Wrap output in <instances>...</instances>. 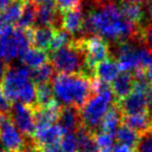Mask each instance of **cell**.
I'll return each instance as SVG.
<instances>
[{"label":"cell","mask_w":152,"mask_h":152,"mask_svg":"<svg viewBox=\"0 0 152 152\" xmlns=\"http://www.w3.org/2000/svg\"><path fill=\"white\" fill-rule=\"evenodd\" d=\"M91 7L83 21V32L121 43L139 40L140 27L123 16L115 0H90Z\"/></svg>","instance_id":"cell-1"},{"label":"cell","mask_w":152,"mask_h":152,"mask_svg":"<svg viewBox=\"0 0 152 152\" xmlns=\"http://www.w3.org/2000/svg\"><path fill=\"white\" fill-rule=\"evenodd\" d=\"M52 90L58 103L77 108L93 94L92 79L81 74L57 73L52 78Z\"/></svg>","instance_id":"cell-2"},{"label":"cell","mask_w":152,"mask_h":152,"mask_svg":"<svg viewBox=\"0 0 152 152\" xmlns=\"http://www.w3.org/2000/svg\"><path fill=\"white\" fill-rule=\"evenodd\" d=\"M93 94L79 108L81 125L93 134L99 130L100 124L110 106L114 104V94L110 83H103L98 78L92 79Z\"/></svg>","instance_id":"cell-3"},{"label":"cell","mask_w":152,"mask_h":152,"mask_svg":"<svg viewBox=\"0 0 152 152\" xmlns=\"http://www.w3.org/2000/svg\"><path fill=\"white\" fill-rule=\"evenodd\" d=\"M49 57L51 59V65L57 73L81 74L89 77L85 51L79 39L72 40L69 44L51 51Z\"/></svg>","instance_id":"cell-4"},{"label":"cell","mask_w":152,"mask_h":152,"mask_svg":"<svg viewBox=\"0 0 152 152\" xmlns=\"http://www.w3.org/2000/svg\"><path fill=\"white\" fill-rule=\"evenodd\" d=\"M116 55L119 69L122 72L145 70L151 63L152 54L139 40L116 43Z\"/></svg>","instance_id":"cell-5"},{"label":"cell","mask_w":152,"mask_h":152,"mask_svg":"<svg viewBox=\"0 0 152 152\" xmlns=\"http://www.w3.org/2000/svg\"><path fill=\"white\" fill-rule=\"evenodd\" d=\"M31 79V70L26 66H5L0 89L10 101L16 102L18 94Z\"/></svg>","instance_id":"cell-6"},{"label":"cell","mask_w":152,"mask_h":152,"mask_svg":"<svg viewBox=\"0 0 152 152\" xmlns=\"http://www.w3.org/2000/svg\"><path fill=\"white\" fill-rule=\"evenodd\" d=\"M31 45L28 29L21 27L14 28L11 34L0 38V59L4 63L21 56Z\"/></svg>","instance_id":"cell-7"},{"label":"cell","mask_w":152,"mask_h":152,"mask_svg":"<svg viewBox=\"0 0 152 152\" xmlns=\"http://www.w3.org/2000/svg\"><path fill=\"white\" fill-rule=\"evenodd\" d=\"M80 44L85 51L86 65H87L89 77L92 78L95 76V67L104 59L108 58L110 50L108 43L103 38L96 34L90 37L80 38Z\"/></svg>","instance_id":"cell-8"},{"label":"cell","mask_w":152,"mask_h":152,"mask_svg":"<svg viewBox=\"0 0 152 152\" xmlns=\"http://www.w3.org/2000/svg\"><path fill=\"white\" fill-rule=\"evenodd\" d=\"M10 117L12 122L19 129V131L26 137H31L34 131V108L31 105L15 102L10 110Z\"/></svg>","instance_id":"cell-9"},{"label":"cell","mask_w":152,"mask_h":152,"mask_svg":"<svg viewBox=\"0 0 152 152\" xmlns=\"http://www.w3.org/2000/svg\"><path fill=\"white\" fill-rule=\"evenodd\" d=\"M11 118V117H10ZM0 143L7 152H19L25 144V140L11 119L0 126Z\"/></svg>","instance_id":"cell-10"},{"label":"cell","mask_w":152,"mask_h":152,"mask_svg":"<svg viewBox=\"0 0 152 152\" xmlns=\"http://www.w3.org/2000/svg\"><path fill=\"white\" fill-rule=\"evenodd\" d=\"M36 24L38 26H50L55 29L61 28V12L54 2L38 4Z\"/></svg>","instance_id":"cell-11"},{"label":"cell","mask_w":152,"mask_h":152,"mask_svg":"<svg viewBox=\"0 0 152 152\" xmlns=\"http://www.w3.org/2000/svg\"><path fill=\"white\" fill-rule=\"evenodd\" d=\"M64 134L63 129L58 124H51L44 127H37L34 128L32 140L39 146V148L48 145L58 144Z\"/></svg>","instance_id":"cell-12"},{"label":"cell","mask_w":152,"mask_h":152,"mask_svg":"<svg viewBox=\"0 0 152 152\" xmlns=\"http://www.w3.org/2000/svg\"><path fill=\"white\" fill-rule=\"evenodd\" d=\"M83 21L85 16L81 11V7L61 12V28L71 36L83 32Z\"/></svg>","instance_id":"cell-13"},{"label":"cell","mask_w":152,"mask_h":152,"mask_svg":"<svg viewBox=\"0 0 152 152\" xmlns=\"http://www.w3.org/2000/svg\"><path fill=\"white\" fill-rule=\"evenodd\" d=\"M56 123L63 129L64 133L75 132L81 126L79 108L74 106H61Z\"/></svg>","instance_id":"cell-14"},{"label":"cell","mask_w":152,"mask_h":152,"mask_svg":"<svg viewBox=\"0 0 152 152\" xmlns=\"http://www.w3.org/2000/svg\"><path fill=\"white\" fill-rule=\"evenodd\" d=\"M34 108V128L44 127L54 124L57 121L58 113L61 110V104L57 101L47 106H32Z\"/></svg>","instance_id":"cell-15"},{"label":"cell","mask_w":152,"mask_h":152,"mask_svg":"<svg viewBox=\"0 0 152 152\" xmlns=\"http://www.w3.org/2000/svg\"><path fill=\"white\" fill-rule=\"evenodd\" d=\"M110 83V90L114 94V97L117 101H120L132 91L134 87V76L131 72L119 73Z\"/></svg>","instance_id":"cell-16"},{"label":"cell","mask_w":152,"mask_h":152,"mask_svg":"<svg viewBox=\"0 0 152 152\" xmlns=\"http://www.w3.org/2000/svg\"><path fill=\"white\" fill-rule=\"evenodd\" d=\"M122 123L130 127L139 134L152 128V113H137L131 115H123Z\"/></svg>","instance_id":"cell-17"},{"label":"cell","mask_w":152,"mask_h":152,"mask_svg":"<svg viewBox=\"0 0 152 152\" xmlns=\"http://www.w3.org/2000/svg\"><path fill=\"white\" fill-rule=\"evenodd\" d=\"M30 42L37 48L47 50L49 49L50 43L52 41L55 28L50 26H37L28 28Z\"/></svg>","instance_id":"cell-18"},{"label":"cell","mask_w":152,"mask_h":152,"mask_svg":"<svg viewBox=\"0 0 152 152\" xmlns=\"http://www.w3.org/2000/svg\"><path fill=\"white\" fill-rule=\"evenodd\" d=\"M121 13L126 19L134 23L135 25L141 26L145 21V10L143 4L135 2H127V1H120L118 3Z\"/></svg>","instance_id":"cell-19"},{"label":"cell","mask_w":152,"mask_h":152,"mask_svg":"<svg viewBox=\"0 0 152 152\" xmlns=\"http://www.w3.org/2000/svg\"><path fill=\"white\" fill-rule=\"evenodd\" d=\"M120 69L117 61L112 58H106L100 61L95 67V76L96 78L106 83H110L117 76H118Z\"/></svg>","instance_id":"cell-20"},{"label":"cell","mask_w":152,"mask_h":152,"mask_svg":"<svg viewBox=\"0 0 152 152\" xmlns=\"http://www.w3.org/2000/svg\"><path fill=\"white\" fill-rule=\"evenodd\" d=\"M122 119L123 114L119 108V106L117 105V103L113 104L110 107V110L106 112V114L104 115L101 124H100L99 130L115 134L118 127L122 124Z\"/></svg>","instance_id":"cell-21"},{"label":"cell","mask_w":152,"mask_h":152,"mask_svg":"<svg viewBox=\"0 0 152 152\" xmlns=\"http://www.w3.org/2000/svg\"><path fill=\"white\" fill-rule=\"evenodd\" d=\"M21 63L24 66L28 67L29 69H36L40 67L41 65L47 63L49 59V55L46 52V50H43L40 48H28L26 51H24L19 57Z\"/></svg>","instance_id":"cell-22"},{"label":"cell","mask_w":152,"mask_h":152,"mask_svg":"<svg viewBox=\"0 0 152 152\" xmlns=\"http://www.w3.org/2000/svg\"><path fill=\"white\" fill-rule=\"evenodd\" d=\"M37 7H38V4H36L32 0H25L24 1L21 16L17 22L18 27H21L23 29L34 27V25L36 24Z\"/></svg>","instance_id":"cell-23"},{"label":"cell","mask_w":152,"mask_h":152,"mask_svg":"<svg viewBox=\"0 0 152 152\" xmlns=\"http://www.w3.org/2000/svg\"><path fill=\"white\" fill-rule=\"evenodd\" d=\"M56 101L53 94L52 86L49 83H42L36 85V105L47 106Z\"/></svg>","instance_id":"cell-24"},{"label":"cell","mask_w":152,"mask_h":152,"mask_svg":"<svg viewBox=\"0 0 152 152\" xmlns=\"http://www.w3.org/2000/svg\"><path fill=\"white\" fill-rule=\"evenodd\" d=\"M25 0H12L7 7L0 13V20L11 24H16L21 16Z\"/></svg>","instance_id":"cell-25"},{"label":"cell","mask_w":152,"mask_h":152,"mask_svg":"<svg viewBox=\"0 0 152 152\" xmlns=\"http://www.w3.org/2000/svg\"><path fill=\"white\" fill-rule=\"evenodd\" d=\"M139 137L140 134L137 131L131 129L130 127L126 126L125 124L120 125L116 130V132H115V140L118 143L130 146L132 148H134V146L137 145Z\"/></svg>","instance_id":"cell-26"},{"label":"cell","mask_w":152,"mask_h":152,"mask_svg":"<svg viewBox=\"0 0 152 152\" xmlns=\"http://www.w3.org/2000/svg\"><path fill=\"white\" fill-rule=\"evenodd\" d=\"M93 140L98 152H112L115 145V134L98 130L93 133Z\"/></svg>","instance_id":"cell-27"},{"label":"cell","mask_w":152,"mask_h":152,"mask_svg":"<svg viewBox=\"0 0 152 152\" xmlns=\"http://www.w3.org/2000/svg\"><path fill=\"white\" fill-rule=\"evenodd\" d=\"M54 68L50 63H45L31 70V78L34 83H50L54 76Z\"/></svg>","instance_id":"cell-28"},{"label":"cell","mask_w":152,"mask_h":152,"mask_svg":"<svg viewBox=\"0 0 152 152\" xmlns=\"http://www.w3.org/2000/svg\"><path fill=\"white\" fill-rule=\"evenodd\" d=\"M71 41H72L71 34H68L63 28H57V29H55L54 34H53L52 41H51L50 46H49V50L50 51L56 50V49L69 44Z\"/></svg>","instance_id":"cell-29"},{"label":"cell","mask_w":152,"mask_h":152,"mask_svg":"<svg viewBox=\"0 0 152 152\" xmlns=\"http://www.w3.org/2000/svg\"><path fill=\"white\" fill-rule=\"evenodd\" d=\"M59 147L64 152H77L78 151V143L76 139L75 132H66L63 134L58 143Z\"/></svg>","instance_id":"cell-30"},{"label":"cell","mask_w":152,"mask_h":152,"mask_svg":"<svg viewBox=\"0 0 152 152\" xmlns=\"http://www.w3.org/2000/svg\"><path fill=\"white\" fill-rule=\"evenodd\" d=\"M134 148L135 152H152V128L140 134Z\"/></svg>","instance_id":"cell-31"},{"label":"cell","mask_w":152,"mask_h":152,"mask_svg":"<svg viewBox=\"0 0 152 152\" xmlns=\"http://www.w3.org/2000/svg\"><path fill=\"white\" fill-rule=\"evenodd\" d=\"M139 41L152 54V23L140 27Z\"/></svg>","instance_id":"cell-32"},{"label":"cell","mask_w":152,"mask_h":152,"mask_svg":"<svg viewBox=\"0 0 152 152\" xmlns=\"http://www.w3.org/2000/svg\"><path fill=\"white\" fill-rule=\"evenodd\" d=\"M83 0H54L57 10L59 12L67 11V10L80 7Z\"/></svg>","instance_id":"cell-33"},{"label":"cell","mask_w":152,"mask_h":152,"mask_svg":"<svg viewBox=\"0 0 152 152\" xmlns=\"http://www.w3.org/2000/svg\"><path fill=\"white\" fill-rule=\"evenodd\" d=\"M12 107V102L7 98V96L3 94L2 90L0 89V112L10 113Z\"/></svg>","instance_id":"cell-34"},{"label":"cell","mask_w":152,"mask_h":152,"mask_svg":"<svg viewBox=\"0 0 152 152\" xmlns=\"http://www.w3.org/2000/svg\"><path fill=\"white\" fill-rule=\"evenodd\" d=\"M19 152H41L39 146L32 141H25L23 147L19 150Z\"/></svg>","instance_id":"cell-35"},{"label":"cell","mask_w":152,"mask_h":152,"mask_svg":"<svg viewBox=\"0 0 152 152\" xmlns=\"http://www.w3.org/2000/svg\"><path fill=\"white\" fill-rule=\"evenodd\" d=\"M112 152H135V151L133 150L132 147H130V146L118 143V144H116V145H114Z\"/></svg>","instance_id":"cell-36"},{"label":"cell","mask_w":152,"mask_h":152,"mask_svg":"<svg viewBox=\"0 0 152 152\" xmlns=\"http://www.w3.org/2000/svg\"><path fill=\"white\" fill-rule=\"evenodd\" d=\"M41 152H64L63 149L59 147L58 144H54V145H48L44 146V147L40 148Z\"/></svg>","instance_id":"cell-37"},{"label":"cell","mask_w":152,"mask_h":152,"mask_svg":"<svg viewBox=\"0 0 152 152\" xmlns=\"http://www.w3.org/2000/svg\"><path fill=\"white\" fill-rule=\"evenodd\" d=\"M145 76H146V78H147L148 83H149L150 86L152 87V61H151V63H150L149 65L146 67Z\"/></svg>","instance_id":"cell-38"},{"label":"cell","mask_w":152,"mask_h":152,"mask_svg":"<svg viewBox=\"0 0 152 152\" xmlns=\"http://www.w3.org/2000/svg\"><path fill=\"white\" fill-rule=\"evenodd\" d=\"M12 0H0V13L7 7L10 2H11Z\"/></svg>","instance_id":"cell-39"},{"label":"cell","mask_w":152,"mask_h":152,"mask_svg":"<svg viewBox=\"0 0 152 152\" xmlns=\"http://www.w3.org/2000/svg\"><path fill=\"white\" fill-rule=\"evenodd\" d=\"M5 70V65L3 64V61L0 59V81H1V78H2V75L4 73Z\"/></svg>","instance_id":"cell-40"},{"label":"cell","mask_w":152,"mask_h":152,"mask_svg":"<svg viewBox=\"0 0 152 152\" xmlns=\"http://www.w3.org/2000/svg\"><path fill=\"white\" fill-rule=\"evenodd\" d=\"M120 1H127V2H135V3H141V4H145L148 2V0H120Z\"/></svg>","instance_id":"cell-41"},{"label":"cell","mask_w":152,"mask_h":152,"mask_svg":"<svg viewBox=\"0 0 152 152\" xmlns=\"http://www.w3.org/2000/svg\"><path fill=\"white\" fill-rule=\"evenodd\" d=\"M148 1H149V4H148V7H147L148 15H149L150 19H151V21H152V0H148Z\"/></svg>","instance_id":"cell-42"},{"label":"cell","mask_w":152,"mask_h":152,"mask_svg":"<svg viewBox=\"0 0 152 152\" xmlns=\"http://www.w3.org/2000/svg\"><path fill=\"white\" fill-rule=\"evenodd\" d=\"M80 152H98L96 147H93V148H90V149H87V150H83V151H80Z\"/></svg>","instance_id":"cell-43"}]
</instances>
